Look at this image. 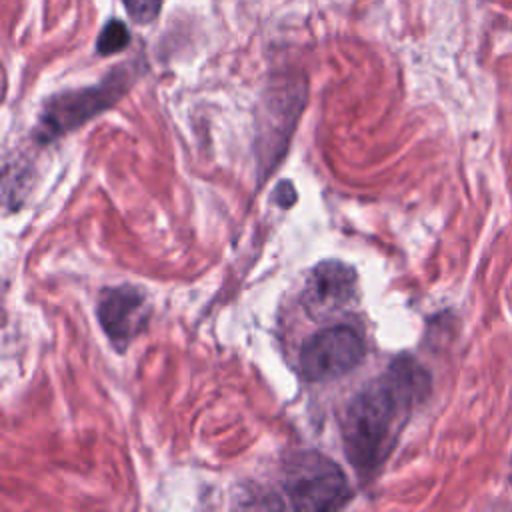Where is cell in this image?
I'll return each mask as SVG.
<instances>
[{"label":"cell","mask_w":512,"mask_h":512,"mask_svg":"<svg viewBox=\"0 0 512 512\" xmlns=\"http://www.w3.org/2000/svg\"><path fill=\"white\" fill-rule=\"evenodd\" d=\"M132 72L128 66H120L110 72L100 84L72 90L50 98L40 116L38 134L44 140H52L76 126L84 124L88 118L110 108L130 86Z\"/></svg>","instance_id":"cell-3"},{"label":"cell","mask_w":512,"mask_h":512,"mask_svg":"<svg viewBox=\"0 0 512 512\" xmlns=\"http://www.w3.org/2000/svg\"><path fill=\"white\" fill-rule=\"evenodd\" d=\"M510 480H512V460H510Z\"/></svg>","instance_id":"cell-9"},{"label":"cell","mask_w":512,"mask_h":512,"mask_svg":"<svg viewBox=\"0 0 512 512\" xmlns=\"http://www.w3.org/2000/svg\"><path fill=\"white\" fill-rule=\"evenodd\" d=\"M128 44H130V30H128V26L122 20L114 18V20H108L102 26V30L98 34L96 50L102 56H110V54L122 52Z\"/></svg>","instance_id":"cell-7"},{"label":"cell","mask_w":512,"mask_h":512,"mask_svg":"<svg viewBox=\"0 0 512 512\" xmlns=\"http://www.w3.org/2000/svg\"><path fill=\"white\" fill-rule=\"evenodd\" d=\"M288 504L298 510H334L348 502L350 486L344 472L328 456L304 450L284 464Z\"/></svg>","instance_id":"cell-2"},{"label":"cell","mask_w":512,"mask_h":512,"mask_svg":"<svg viewBox=\"0 0 512 512\" xmlns=\"http://www.w3.org/2000/svg\"><path fill=\"white\" fill-rule=\"evenodd\" d=\"M122 4L136 24H150L158 18L162 0H122Z\"/></svg>","instance_id":"cell-8"},{"label":"cell","mask_w":512,"mask_h":512,"mask_svg":"<svg viewBox=\"0 0 512 512\" xmlns=\"http://www.w3.org/2000/svg\"><path fill=\"white\" fill-rule=\"evenodd\" d=\"M96 314L116 350H124L146 326V296L134 286L106 288L98 298Z\"/></svg>","instance_id":"cell-6"},{"label":"cell","mask_w":512,"mask_h":512,"mask_svg":"<svg viewBox=\"0 0 512 512\" xmlns=\"http://www.w3.org/2000/svg\"><path fill=\"white\" fill-rule=\"evenodd\" d=\"M354 296V268L340 260H324L312 268L302 292V304L310 318L322 320L346 308Z\"/></svg>","instance_id":"cell-5"},{"label":"cell","mask_w":512,"mask_h":512,"mask_svg":"<svg viewBox=\"0 0 512 512\" xmlns=\"http://www.w3.org/2000/svg\"><path fill=\"white\" fill-rule=\"evenodd\" d=\"M430 374L412 356L396 358L348 404L342 438L348 460L368 476L392 452L410 412L428 398Z\"/></svg>","instance_id":"cell-1"},{"label":"cell","mask_w":512,"mask_h":512,"mask_svg":"<svg viewBox=\"0 0 512 512\" xmlns=\"http://www.w3.org/2000/svg\"><path fill=\"white\" fill-rule=\"evenodd\" d=\"M364 358L362 336L346 324L328 326L304 342L300 370L312 382H328L354 370Z\"/></svg>","instance_id":"cell-4"}]
</instances>
